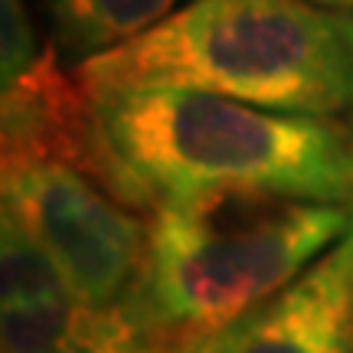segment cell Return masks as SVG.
Listing matches in <instances>:
<instances>
[{"label":"cell","instance_id":"6da1fadb","mask_svg":"<svg viewBox=\"0 0 353 353\" xmlns=\"http://www.w3.org/2000/svg\"><path fill=\"white\" fill-rule=\"evenodd\" d=\"M92 99L112 148L157 200L259 193L353 203V131L334 118L183 85L99 88Z\"/></svg>","mask_w":353,"mask_h":353},{"label":"cell","instance_id":"7a4b0ae2","mask_svg":"<svg viewBox=\"0 0 353 353\" xmlns=\"http://www.w3.org/2000/svg\"><path fill=\"white\" fill-rule=\"evenodd\" d=\"M88 92L183 85L334 118L350 105L347 17L307 0H190L164 23L76 65Z\"/></svg>","mask_w":353,"mask_h":353},{"label":"cell","instance_id":"3957f363","mask_svg":"<svg viewBox=\"0 0 353 353\" xmlns=\"http://www.w3.org/2000/svg\"><path fill=\"white\" fill-rule=\"evenodd\" d=\"M350 226L347 206L259 193L161 200L121 307L148 347L200 337L275 298Z\"/></svg>","mask_w":353,"mask_h":353},{"label":"cell","instance_id":"277c9868","mask_svg":"<svg viewBox=\"0 0 353 353\" xmlns=\"http://www.w3.org/2000/svg\"><path fill=\"white\" fill-rule=\"evenodd\" d=\"M3 213L20 223L92 307L121 304L141 278L151 216L76 167L59 161L3 164Z\"/></svg>","mask_w":353,"mask_h":353},{"label":"cell","instance_id":"5b68a950","mask_svg":"<svg viewBox=\"0 0 353 353\" xmlns=\"http://www.w3.org/2000/svg\"><path fill=\"white\" fill-rule=\"evenodd\" d=\"M59 161L82 170L121 203L151 216L161 200L121 161L76 69L65 72L59 46H43L20 76L3 85V164Z\"/></svg>","mask_w":353,"mask_h":353},{"label":"cell","instance_id":"8992f818","mask_svg":"<svg viewBox=\"0 0 353 353\" xmlns=\"http://www.w3.org/2000/svg\"><path fill=\"white\" fill-rule=\"evenodd\" d=\"M148 353H353V262L334 249L232 324Z\"/></svg>","mask_w":353,"mask_h":353},{"label":"cell","instance_id":"52a82bcc","mask_svg":"<svg viewBox=\"0 0 353 353\" xmlns=\"http://www.w3.org/2000/svg\"><path fill=\"white\" fill-rule=\"evenodd\" d=\"M183 0H43L59 52L76 63L148 33Z\"/></svg>","mask_w":353,"mask_h":353},{"label":"cell","instance_id":"ba28073f","mask_svg":"<svg viewBox=\"0 0 353 353\" xmlns=\"http://www.w3.org/2000/svg\"><path fill=\"white\" fill-rule=\"evenodd\" d=\"M46 353H148V343L121 304L114 307L88 304L76 330Z\"/></svg>","mask_w":353,"mask_h":353},{"label":"cell","instance_id":"9c48e42d","mask_svg":"<svg viewBox=\"0 0 353 353\" xmlns=\"http://www.w3.org/2000/svg\"><path fill=\"white\" fill-rule=\"evenodd\" d=\"M0 23H3V85L23 72L26 65L37 59L39 43H37V30L30 20L23 0H0Z\"/></svg>","mask_w":353,"mask_h":353},{"label":"cell","instance_id":"30bf717a","mask_svg":"<svg viewBox=\"0 0 353 353\" xmlns=\"http://www.w3.org/2000/svg\"><path fill=\"white\" fill-rule=\"evenodd\" d=\"M337 252L341 255H347L353 262V213H350V226H347V232H343V239H341V245H337Z\"/></svg>","mask_w":353,"mask_h":353},{"label":"cell","instance_id":"8fae6325","mask_svg":"<svg viewBox=\"0 0 353 353\" xmlns=\"http://www.w3.org/2000/svg\"><path fill=\"white\" fill-rule=\"evenodd\" d=\"M314 7H334V10H353V0H307Z\"/></svg>","mask_w":353,"mask_h":353},{"label":"cell","instance_id":"7c38bea8","mask_svg":"<svg viewBox=\"0 0 353 353\" xmlns=\"http://www.w3.org/2000/svg\"><path fill=\"white\" fill-rule=\"evenodd\" d=\"M347 33H350V108H353V20L347 17ZM350 131H353V121H350Z\"/></svg>","mask_w":353,"mask_h":353}]
</instances>
